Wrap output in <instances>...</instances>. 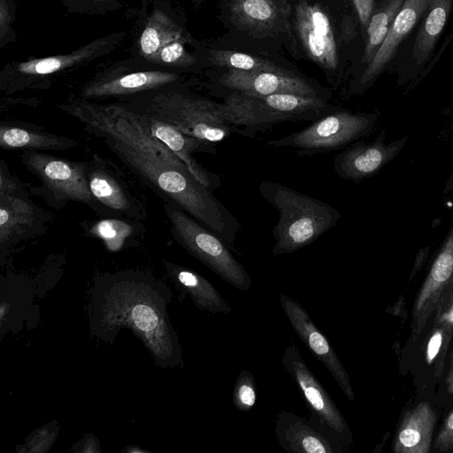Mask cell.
Instances as JSON below:
<instances>
[{
	"label": "cell",
	"instance_id": "cell-1",
	"mask_svg": "<svg viewBox=\"0 0 453 453\" xmlns=\"http://www.w3.org/2000/svg\"><path fill=\"white\" fill-rule=\"evenodd\" d=\"M164 201L173 202L234 250L242 228L237 218L199 182L187 165L151 134L144 116L120 101L96 104L81 98L58 104Z\"/></svg>",
	"mask_w": 453,
	"mask_h": 453
},
{
	"label": "cell",
	"instance_id": "cell-2",
	"mask_svg": "<svg viewBox=\"0 0 453 453\" xmlns=\"http://www.w3.org/2000/svg\"><path fill=\"white\" fill-rule=\"evenodd\" d=\"M129 58L156 69L188 73L202 64V50L173 0H144L134 26Z\"/></svg>",
	"mask_w": 453,
	"mask_h": 453
},
{
	"label": "cell",
	"instance_id": "cell-3",
	"mask_svg": "<svg viewBox=\"0 0 453 453\" xmlns=\"http://www.w3.org/2000/svg\"><path fill=\"white\" fill-rule=\"evenodd\" d=\"M258 190L279 212V220L273 229L274 256L290 254L311 245L335 226L342 217L328 203L276 181L264 180Z\"/></svg>",
	"mask_w": 453,
	"mask_h": 453
},
{
	"label": "cell",
	"instance_id": "cell-4",
	"mask_svg": "<svg viewBox=\"0 0 453 453\" xmlns=\"http://www.w3.org/2000/svg\"><path fill=\"white\" fill-rule=\"evenodd\" d=\"M135 111L152 116L188 135L213 143L234 133L225 119L222 104L177 85L121 99Z\"/></svg>",
	"mask_w": 453,
	"mask_h": 453
},
{
	"label": "cell",
	"instance_id": "cell-5",
	"mask_svg": "<svg viewBox=\"0 0 453 453\" xmlns=\"http://www.w3.org/2000/svg\"><path fill=\"white\" fill-rule=\"evenodd\" d=\"M126 37L125 31H114L68 53L8 62L0 71V91L12 95L25 90L49 88L54 80L80 71L111 55Z\"/></svg>",
	"mask_w": 453,
	"mask_h": 453
},
{
	"label": "cell",
	"instance_id": "cell-6",
	"mask_svg": "<svg viewBox=\"0 0 453 453\" xmlns=\"http://www.w3.org/2000/svg\"><path fill=\"white\" fill-rule=\"evenodd\" d=\"M163 207L171 233L181 246L234 288L242 291L251 288L250 274L221 237L173 202L164 201Z\"/></svg>",
	"mask_w": 453,
	"mask_h": 453
},
{
	"label": "cell",
	"instance_id": "cell-7",
	"mask_svg": "<svg viewBox=\"0 0 453 453\" xmlns=\"http://www.w3.org/2000/svg\"><path fill=\"white\" fill-rule=\"evenodd\" d=\"M379 114L338 108L307 127L268 141L265 147L289 148L299 157L342 150L374 130Z\"/></svg>",
	"mask_w": 453,
	"mask_h": 453
},
{
	"label": "cell",
	"instance_id": "cell-8",
	"mask_svg": "<svg viewBox=\"0 0 453 453\" xmlns=\"http://www.w3.org/2000/svg\"><path fill=\"white\" fill-rule=\"evenodd\" d=\"M20 158L25 167L42 183V196L50 205L60 209L68 202H78L98 214L111 215L90 191L87 162L72 161L34 150H25Z\"/></svg>",
	"mask_w": 453,
	"mask_h": 453
},
{
	"label": "cell",
	"instance_id": "cell-9",
	"mask_svg": "<svg viewBox=\"0 0 453 453\" xmlns=\"http://www.w3.org/2000/svg\"><path fill=\"white\" fill-rule=\"evenodd\" d=\"M184 82L183 73L142 66L128 57L100 66L81 86L80 98L121 100Z\"/></svg>",
	"mask_w": 453,
	"mask_h": 453
},
{
	"label": "cell",
	"instance_id": "cell-10",
	"mask_svg": "<svg viewBox=\"0 0 453 453\" xmlns=\"http://www.w3.org/2000/svg\"><path fill=\"white\" fill-rule=\"evenodd\" d=\"M294 27L307 57L326 73L333 87L341 83L340 39L327 10L319 2L298 0Z\"/></svg>",
	"mask_w": 453,
	"mask_h": 453
},
{
	"label": "cell",
	"instance_id": "cell-11",
	"mask_svg": "<svg viewBox=\"0 0 453 453\" xmlns=\"http://www.w3.org/2000/svg\"><path fill=\"white\" fill-rule=\"evenodd\" d=\"M281 364L299 388L313 424L341 446L352 442V434L343 415L330 395L311 371L298 347L291 343L284 351Z\"/></svg>",
	"mask_w": 453,
	"mask_h": 453
},
{
	"label": "cell",
	"instance_id": "cell-12",
	"mask_svg": "<svg viewBox=\"0 0 453 453\" xmlns=\"http://www.w3.org/2000/svg\"><path fill=\"white\" fill-rule=\"evenodd\" d=\"M217 83L230 92L254 96L288 93L316 96L328 101L331 97L328 89L294 73L227 69L219 76Z\"/></svg>",
	"mask_w": 453,
	"mask_h": 453
},
{
	"label": "cell",
	"instance_id": "cell-13",
	"mask_svg": "<svg viewBox=\"0 0 453 453\" xmlns=\"http://www.w3.org/2000/svg\"><path fill=\"white\" fill-rule=\"evenodd\" d=\"M87 175L91 193L113 217L124 216L136 221L146 218L143 203L132 193L109 161L93 155L87 161Z\"/></svg>",
	"mask_w": 453,
	"mask_h": 453
},
{
	"label": "cell",
	"instance_id": "cell-14",
	"mask_svg": "<svg viewBox=\"0 0 453 453\" xmlns=\"http://www.w3.org/2000/svg\"><path fill=\"white\" fill-rule=\"evenodd\" d=\"M280 303L300 341L325 365L345 396L354 401L355 394L347 371L308 312L296 301L284 294H280Z\"/></svg>",
	"mask_w": 453,
	"mask_h": 453
},
{
	"label": "cell",
	"instance_id": "cell-15",
	"mask_svg": "<svg viewBox=\"0 0 453 453\" xmlns=\"http://www.w3.org/2000/svg\"><path fill=\"white\" fill-rule=\"evenodd\" d=\"M386 133L380 131L372 142L357 141L338 153L334 158L335 173L344 180L359 181L375 175L391 162L404 148L407 136L385 142Z\"/></svg>",
	"mask_w": 453,
	"mask_h": 453
},
{
	"label": "cell",
	"instance_id": "cell-16",
	"mask_svg": "<svg viewBox=\"0 0 453 453\" xmlns=\"http://www.w3.org/2000/svg\"><path fill=\"white\" fill-rule=\"evenodd\" d=\"M51 214L38 207L22 183L0 191V244L8 246L26 238L44 234Z\"/></svg>",
	"mask_w": 453,
	"mask_h": 453
},
{
	"label": "cell",
	"instance_id": "cell-17",
	"mask_svg": "<svg viewBox=\"0 0 453 453\" xmlns=\"http://www.w3.org/2000/svg\"><path fill=\"white\" fill-rule=\"evenodd\" d=\"M142 114L151 134L167 146L187 165L199 182L211 191L220 186V177L206 169L193 156L196 153L216 155L218 151L216 143L188 135L162 120Z\"/></svg>",
	"mask_w": 453,
	"mask_h": 453
},
{
	"label": "cell",
	"instance_id": "cell-18",
	"mask_svg": "<svg viewBox=\"0 0 453 453\" xmlns=\"http://www.w3.org/2000/svg\"><path fill=\"white\" fill-rule=\"evenodd\" d=\"M430 0H405L388 35L362 74L349 88V95H357L366 90L393 58L400 42L413 29L419 18L425 14Z\"/></svg>",
	"mask_w": 453,
	"mask_h": 453
},
{
	"label": "cell",
	"instance_id": "cell-19",
	"mask_svg": "<svg viewBox=\"0 0 453 453\" xmlns=\"http://www.w3.org/2000/svg\"><path fill=\"white\" fill-rule=\"evenodd\" d=\"M222 113L235 134L253 138L290 119L265 104L257 96L230 92L224 97Z\"/></svg>",
	"mask_w": 453,
	"mask_h": 453
},
{
	"label": "cell",
	"instance_id": "cell-20",
	"mask_svg": "<svg viewBox=\"0 0 453 453\" xmlns=\"http://www.w3.org/2000/svg\"><path fill=\"white\" fill-rule=\"evenodd\" d=\"M275 435L289 453H334L335 449L311 421L295 413L280 411L275 418Z\"/></svg>",
	"mask_w": 453,
	"mask_h": 453
},
{
	"label": "cell",
	"instance_id": "cell-21",
	"mask_svg": "<svg viewBox=\"0 0 453 453\" xmlns=\"http://www.w3.org/2000/svg\"><path fill=\"white\" fill-rule=\"evenodd\" d=\"M229 12L238 28L257 35L272 34L287 17V6L280 0H230Z\"/></svg>",
	"mask_w": 453,
	"mask_h": 453
},
{
	"label": "cell",
	"instance_id": "cell-22",
	"mask_svg": "<svg viewBox=\"0 0 453 453\" xmlns=\"http://www.w3.org/2000/svg\"><path fill=\"white\" fill-rule=\"evenodd\" d=\"M436 421L431 405L423 402L404 414L393 441L395 453H429Z\"/></svg>",
	"mask_w": 453,
	"mask_h": 453
},
{
	"label": "cell",
	"instance_id": "cell-23",
	"mask_svg": "<svg viewBox=\"0 0 453 453\" xmlns=\"http://www.w3.org/2000/svg\"><path fill=\"white\" fill-rule=\"evenodd\" d=\"M79 146L72 137L49 133L37 126L20 121L0 123V147L3 150H66Z\"/></svg>",
	"mask_w": 453,
	"mask_h": 453
},
{
	"label": "cell",
	"instance_id": "cell-24",
	"mask_svg": "<svg viewBox=\"0 0 453 453\" xmlns=\"http://www.w3.org/2000/svg\"><path fill=\"white\" fill-rule=\"evenodd\" d=\"M451 4L452 0H430L412 50V56L418 65L424 64L431 55L444 28Z\"/></svg>",
	"mask_w": 453,
	"mask_h": 453
},
{
	"label": "cell",
	"instance_id": "cell-25",
	"mask_svg": "<svg viewBox=\"0 0 453 453\" xmlns=\"http://www.w3.org/2000/svg\"><path fill=\"white\" fill-rule=\"evenodd\" d=\"M173 271L180 283L188 290L199 308L222 314L232 311L219 291L203 277L181 267H175Z\"/></svg>",
	"mask_w": 453,
	"mask_h": 453
},
{
	"label": "cell",
	"instance_id": "cell-26",
	"mask_svg": "<svg viewBox=\"0 0 453 453\" xmlns=\"http://www.w3.org/2000/svg\"><path fill=\"white\" fill-rule=\"evenodd\" d=\"M404 1L385 0L374 8L366 29L367 39L362 59L366 65L372 60L384 42Z\"/></svg>",
	"mask_w": 453,
	"mask_h": 453
},
{
	"label": "cell",
	"instance_id": "cell-27",
	"mask_svg": "<svg viewBox=\"0 0 453 453\" xmlns=\"http://www.w3.org/2000/svg\"><path fill=\"white\" fill-rule=\"evenodd\" d=\"M208 59L212 65L226 69L292 73L269 60L239 51L210 50Z\"/></svg>",
	"mask_w": 453,
	"mask_h": 453
},
{
	"label": "cell",
	"instance_id": "cell-28",
	"mask_svg": "<svg viewBox=\"0 0 453 453\" xmlns=\"http://www.w3.org/2000/svg\"><path fill=\"white\" fill-rule=\"evenodd\" d=\"M453 336V323L448 320L434 321L425 348L427 365L434 367V373L441 377L449 342Z\"/></svg>",
	"mask_w": 453,
	"mask_h": 453
},
{
	"label": "cell",
	"instance_id": "cell-29",
	"mask_svg": "<svg viewBox=\"0 0 453 453\" xmlns=\"http://www.w3.org/2000/svg\"><path fill=\"white\" fill-rule=\"evenodd\" d=\"M117 218L100 219L86 227L87 231L100 239L111 248L120 247L127 238L142 233V226Z\"/></svg>",
	"mask_w": 453,
	"mask_h": 453
},
{
	"label": "cell",
	"instance_id": "cell-30",
	"mask_svg": "<svg viewBox=\"0 0 453 453\" xmlns=\"http://www.w3.org/2000/svg\"><path fill=\"white\" fill-rule=\"evenodd\" d=\"M67 12L89 16H107L120 12L121 0H59Z\"/></svg>",
	"mask_w": 453,
	"mask_h": 453
},
{
	"label": "cell",
	"instance_id": "cell-31",
	"mask_svg": "<svg viewBox=\"0 0 453 453\" xmlns=\"http://www.w3.org/2000/svg\"><path fill=\"white\" fill-rule=\"evenodd\" d=\"M232 401L240 411H248L257 402V389L254 375L248 370H242L234 385Z\"/></svg>",
	"mask_w": 453,
	"mask_h": 453
},
{
	"label": "cell",
	"instance_id": "cell-32",
	"mask_svg": "<svg viewBox=\"0 0 453 453\" xmlns=\"http://www.w3.org/2000/svg\"><path fill=\"white\" fill-rule=\"evenodd\" d=\"M15 19V0H0V49L16 42Z\"/></svg>",
	"mask_w": 453,
	"mask_h": 453
},
{
	"label": "cell",
	"instance_id": "cell-33",
	"mask_svg": "<svg viewBox=\"0 0 453 453\" xmlns=\"http://www.w3.org/2000/svg\"><path fill=\"white\" fill-rule=\"evenodd\" d=\"M132 317L135 326L144 332L153 330L157 325V318L154 311L150 306L144 304L134 306Z\"/></svg>",
	"mask_w": 453,
	"mask_h": 453
},
{
	"label": "cell",
	"instance_id": "cell-34",
	"mask_svg": "<svg viewBox=\"0 0 453 453\" xmlns=\"http://www.w3.org/2000/svg\"><path fill=\"white\" fill-rule=\"evenodd\" d=\"M434 447L440 452L453 451V410L445 418Z\"/></svg>",
	"mask_w": 453,
	"mask_h": 453
},
{
	"label": "cell",
	"instance_id": "cell-35",
	"mask_svg": "<svg viewBox=\"0 0 453 453\" xmlns=\"http://www.w3.org/2000/svg\"><path fill=\"white\" fill-rule=\"evenodd\" d=\"M434 314V321L448 320L453 323V282L443 293Z\"/></svg>",
	"mask_w": 453,
	"mask_h": 453
},
{
	"label": "cell",
	"instance_id": "cell-36",
	"mask_svg": "<svg viewBox=\"0 0 453 453\" xmlns=\"http://www.w3.org/2000/svg\"><path fill=\"white\" fill-rule=\"evenodd\" d=\"M349 2L354 9L363 29L366 31L374 10V0H349Z\"/></svg>",
	"mask_w": 453,
	"mask_h": 453
},
{
	"label": "cell",
	"instance_id": "cell-37",
	"mask_svg": "<svg viewBox=\"0 0 453 453\" xmlns=\"http://www.w3.org/2000/svg\"><path fill=\"white\" fill-rule=\"evenodd\" d=\"M430 253V248L427 246L426 248L420 249L416 254L413 267L410 274V280H412L414 276L418 273L426 265Z\"/></svg>",
	"mask_w": 453,
	"mask_h": 453
},
{
	"label": "cell",
	"instance_id": "cell-38",
	"mask_svg": "<svg viewBox=\"0 0 453 453\" xmlns=\"http://www.w3.org/2000/svg\"><path fill=\"white\" fill-rule=\"evenodd\" d=\"M386 311L395 317L400 318L404 322L407 319L408 315V311L405 308L404 297L402 296L393 306L388 307Z\"/></svg>",
	"mask_w": 453,
	"mask_h": 453
},
{
	"label": "cell",
	"instance_id": "cell-39",
	"mask_svg": "<svg viewBox=\"0 0 453 453\" xmlns=\"http://www.w3.org/2000/svg\"><path fill=\"white\" fill-rule=\"evenodd\" d=\"M453 191V169L446 181V184L443 188V194L448 195L449 193Z\"/></svg>",
	"mask_w": 453,
	"mask_h": 453
},
{
	"label": "cell",
	"instance_id": "cell-40",
	"mask_svg": "<svg viewBox=\"0 0 453 453\" xmlns=\"http://www.w3.org/2000/svg\"><path fill=\"white\" fill-rule=\"evenodd\" d=\"M451 380H453V354H452V357H451L450 365H449V370L448 376L446 378L445 382H446V384H448Z\"/></svg>",
	"mask_w": 453,
	"mask_h": 453
},
{
	"label": "cell",
	"instance_id": "cell-41",
	"mask_svg": "<svg viewBox=\"0 0 453 453\" xmlns=\"http://www.w3.org/2000/svg\"><path fill=\"white\" fill-rule=\"evenodd\" d=\"M447 391L453 395V380L447 384Z\"/></svg>",
	"mask_w": 453,
	"mask_h": 453
},
{
	"label": "cell",
	"instance_id": "cell-42",
	"mask_svg": "<svg viewBox=\"0 0 453 453\" xmlns=\"http://www.w3.org/2000/svg\"><path fill=\"white\" fill-rule=\"evenodd\" d=\"M192 3L196 5V6H198L200 5L203 2H204L205 0H191Z\"/></svg>",
	"mask_w": 453,
	"mask_h": 453
},
{
	"label": "cell",
	"instance_id": "cell-43",
	"mask_svg": "<svg viewBox=\"0 0 453 453\" xmlns=\"http://www.w3.org/2000/svg\"><path fill=\"white\" fill-rule=\"evenodd\" d=\"M138 1H139V3L141 4V3H142L144 0H138Z\"/></svg>",
	"mask_w": 453,
	"mask_h": 453
}]
</instances>
